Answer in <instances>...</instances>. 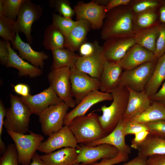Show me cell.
<instances>
[{
	"label": "cell",
	"mask_w": 165,
	"mask_h": 165,
	"mask_svg": "<svg viewBox=\"0 0 165 165\" xmlns=\"http://www.w3.org/2000/svg\"><path fill=\"white\" fill-rule=\"evenodd\" d=\"M165 80V53L158 58L145 91L151 97L160 88Z\"/></svg>",
	"instance_id": "27"
},
{
	"label": "cell",
	"mask_w": 165,
	"mask_h": 165,
	"mask_svg": "<svg viewBox=\"0 0 165 165\" xmlns=\"http://www.w3.org/2000/svg\"><path fill=\"white\" fill-rule=\"evenodd\" d=\"M70 70L69 67L52 70L47 78L50 86L57 96L69 108H74L76 103L71 93Z\"/></svg>",
	"instance_id": "8"
},
{
	"label": "cell",
	"mask_w": 165,
	"mask_h": 165,
	"mask_svg": "<svg viewBox=\"0 0 165 165\" xmlns=\"http://www.w3.org/2000/svg\"><path fill=\"white\" fill-rule=\"evenodd\" d=\"M9 51V57L7 68H13L18 71L20 76H28L35 78L40 76L43 73L42 69L37 67L21 58L11 47L10 42L7 41Z\"/></svg>",
	"instance_id": "23"
},
{
	"label": "cell",
	"mask_w": 165,
	"mask_h": 165,
	"mask_svg": "<svg viewBox=\"0 0 165 165\" xmlns=\"http://www.w3.org/2000/svg\"><path fill=\"white\" fill-rule=\"evenodd\" d=\"M135 44L133 37H115L105 40L102 46L105 58L109 61L119 62Z\"/></svg>",
	"instance_id": "17"
},
{
	"label": "cell",
	"mask_w": 165,
	"mask_h": 165,
	"mask_svg": "<svg viewBox=\"0 0 165 165\" xmlns=\"http://www.w3.org/2000/svg\"><path fill=\"white\" fill-rule=\"evenodd\" d=\"M13 90L16 93L21 95V97H26L30 94L29 87L26 84H17L13 86Z\"/></svg>",
	"instance_id": "50"
},
{
	"label": "cell",
	"mask_w": 165,
	"mask_h": 165,
	"mask_svg": "<svg viewBox=\"0 0 165 165\" xmlns=\"http://www.w3.org/2000/svg\"><path fill=\"white\" fill-rule=\"evenodd\" d=\"M129 155L119 152L118 154L114 158L103 159L99 163L90 165H114L127 161L129 158Z\"/></svg>",
	"instance_id": "42"
},
{
	"label": "cell",
	"mask_w": 165,
	"mask_h": 165,
	"mask_svg": "<svg viewBox=\"0 0 165 165\" xmlns=\"http://www.w3.org/2000/svg\"><path fill=\"white\" fill-rule=\"evenodd\" d=\"M98 117L96 113L91 112L76 117L72 121L68 127L78 143L86 145L108 134L103 129Z\"/></svg>",
	"instance_id": "3"
},
{
	"label": "cell",
	"mask_w": 165,
	"mask_h": 165,
	"mask_svg": "<svg viewBox=\"0 0 165 165\" xmlns=\"http://www.w3.org/2000/svg\"><path fill=\"white\" fill-rule=\"evenodd\" d=\"M113 97L111 93L99 90L91 92L85 96L73 108L68 112L64 121V126H68L75 118L83 116L94 105L105 101H111Z\"/></svg>",
	"instance_id": "16"
},
{
	"label": "cell",
	"mask_w": 165,
	"mask_h": 165,
	"mask_svg": "<svg viewBox=\"0 0 165 165\" xmlns=\"http://www.w3.org/2000/svg\"><path fill=\"white\" fill-rule=\"evenodd\" d=\"M51 24L60 31L64 36H66L77 22L71 18L64 17L60 14L53 13L52 16Z\"/></svg>",
	"instance_id": "36"
},
{
	"label": "cell",
	"mask_w": 165,
	"mask_h": 165,
	"mask_svg": "<svg viewBox=\"0 0 165 165\" xmlns=\"http://www.w3.org/2000/svg\"><path fill=\"white\" fill-rule=\"evenodd\" d=\"M29 165H46L43 162L39 156L37 152L34 154L31 162Z\"/></svg>",
	"instance_id": "53"
},
{
	"label": "cell",
	"mask_w": 165,
	"mask_h": 165,
	"mask_svg": "<svg viewBox=\"0 0 165 165\" xmlns=\"http://www.w3.org/2000/svg\"><path fill=\"white\" fill-rule=\"evenodd\" d=\"M160 0H131L127 6L134 15L159 10Z\"/></svg>",
	"instance_id": "34"
},
{
	"label": "cell",
	"mask_w": 165,
	"mask_h": 165,
	"mask_svg": "<svg viewBox=\"0 0 165 165\" xmlns=\"http://www.w3.org/2000/svg\"><path fill=\"white\" fill-rule=\"evenodd\" d=\"M124 123V133L126 136L128 134L134 135L142 131L148 130L145 124L132 121Z\"/></svg>",
	"instance_id": "41"
},
{
	"label": "cell",
	"mask_w": 165,
	"mask_h": 165,
	"mask_svg": "<svg viewBox=\"0 0 165 165\" xmlns=\"http://www.w3.org/2000/svg\"><path fill=\"white\" fill-rule=\"evenodd\" d=\"M6 132L14 142L18 156V161L21 165H29L44 138L41 134L29 131L26 134Z\"/></svg>",
	"instance_id": "5"
},
{
	"label": "cell",
	"mask_w": 165,
	"mask_h": 165,
	"mask_svg": "<svg viewBox=\"0 0 165 165\" xmlns=\"http://www.w3.org/2000/svg\"><path fill=\"white\" fill-rule=\"evenodd\" d=\"M134 15L128 6L115 8L107 13L101 33L105 40L115 37H133Z\"/></svg>",
	"instance_id": "1"
},
{
	"label": "cell",
	"mask_w": 165,
	"mask_h": 165,
	"mask_svg": "<svg viewBox=\"0 0 165 165\" xmlns=\"http://www.w3.org/2000/svg\"><path fill=\"white\" fill-rule=\"evenodd\" d=\"M159 33L157 38L154 54L158 58L165 53V24L159 25Z\"/></svg>",
	"instance_id": "39"
},
{
	"label": "cell",
	"mask_w": 165,
	"mask_h": 165,
	"mask_svg": "<svg viewBox=\"0 0 165 165\" xmlns=\"http://www.w3.org/2000/svg\"><path fill=\"white\" fill-rule=\"evenodd\" d=\"M149 134L148 130H144L134 134L135 137L131 141V147L136 149L137 147L145 140Z\"/></svg>",
	"instance_id": "44"
},
{
	"label": "cell",
	"mask_w": 165,
	"mask_h": 165,
	"mask_svg": "<svg viewBox=\"0 0 165 165\" xmlns=\"http://www.w3.org/2000/svg\"><path fill=\"white\" fill-rule=\"evenodd\" d=\"M146 158L138 155L121 165H145Z\"/></svg>",
	"instance_id": "51"
},
{
	"label": "cell",
	"mask_w": 165,
	"mask_h": 165,
	"mask_svg": "<svg viewBox=\"0 0 165 165\" xmlns=\"http://www.w3.org/2000/svg\"><path fill=\"white\" fill-rule=\"evenodd\" d=\"M78 142L68 127L64 126L49 136L40 145L38 150L45 154L65 147L76 148Z\"/></svg>",
	"instance_id": "13"
},
{
	"label": "cell",
	"mask_w": 165,
	"mask_h": 165,
	"mask_svg": "<svg viewBox=\"0 0 165 165\" xmlns=\"http://www.w3.org/2000/svg\"><path fill=\"white\" fill-rule=\"evenodd\" d=\"M42 13L41 6L30 0H25L21 6L16 21V26L19 33H24L29 44H31L33 41L31 34L32 24L40 18Z\"/></svg>",
	"instance_id": "10"
},
{
	"label": "cell",
	"mask_w": 165,
	"mask_h": 165,
	"mask_svg": "<svg viewBox=\"0 0 165 165\" xmlns=\"http://www.w3.org/2000/svg\"><path fill=\"white\" fill-rule=\"evenodd\" d=\"M25 0H0V16H3L16 20Z\"/></svg>",
	"instance_id": "33"
},
{
	"label": "cell",
	"mask_w": 165,
	"mask_h": 165,
	"mask_svg": "<svg viewBox=\"0 0 165 165\" xmlns=\"http://www.w3.org/2000/svg\"><path fill=\"white\" fill-rule=\"evenodd\" d=\"M157 61L146 62L131 69L124 70L119 86L128 87L138 92L144 90Z\"/></svg>",
	"instance_id": "6"
},
{
	"label": "cell",
	"mask_w": 165,
	"mask_h": 165,
	"mask_svg": "<svg viewBox=\"0 0 165 165\" xmlns=\"http://www.w3.org/2000/svg\"><path fill=\"white\" fill-rule=\"evenodd\" d=\"M158 59L153 53L135 44L119 62L123 69L128 70L147 62L156 61Z\"/></svg>",
	"instance_id": "19"
},
{
	"label": "cell",
	"mask_w": 165,
	"mask_h": 165,
	"mask_svg": "<svg viewBox=\"0 0 165 165\" xmlns=\"http://www.w3.org/2000/svg\"><path fill=\"white\" fill-rule=\"evenodd\" d=\"M112 101L109 106L104 105L101 109L102 114L99 120L104 130L108 134L111 132L122 119L127 107L129 92L125 86H119L111 93Z\"/></svg>",
	"instance_id": "2"
},
{
	"label": "cell",
	"mask_w": 165,
	"mask_h": 165,
	"mask_svg": "<svg viewBox=\"0 0 165 165\" xmlns=\"http://www.w3.org/2000/svg\"><path fill=\"white\" fill-rule=\"evenodd\" d=\"M95 49L91 54L80 56L75 64L76 68L90 76L100 79L105 58L102 46L97 41L94 42Z\"/></svg>",
	"instance_id": "14"
},
{
	"label": "cell",
	"mask_w": 165,
	"mask_h": 165,
	"mask_svg": "<svg viewBox=\"0 0 165 165\" xmlns=\"http://www.w3.org/2000/svg\"><path fill=\"white\" fill-rule=\"evenodd\" d=\"M77 21L74 27L65 38V48L75 52L79 50L84 43L91 26L90 23L84 20Z\"/></svg>",
	"instance_id": "25"
},
{
	"label": "cell",
	"mask_w": 165,
	"mask_h": 165,
	"mask_svg": "<svg viewBox=\"0 0 165 165\" xmlns=\"http://www.w3.org/2000/svg\"><path fill=\"white\" fill-rule=\"evenodd\" d=\"M129 92L127 104L122 120L124 123L145 111L152 103L151 97L145 90L138 92L126 87Z\"/></svg>",
	"instance_id": "18"
},
{
	"label": "cell",
	"mask_w": 165,
	"mask_h": 165,
	"mask_svg": "<svg viewBox=\"0 0 165 165\" xmlns=\"http://www.w3.org/2000/svg\"><path fill=\"white\" fill-rule=\"evenodd\" d=\"M16 21L3 16H0V36L6 41L12 42L18 32Z\"/></svg>",
	"instance_id": "35"
},
{
	"label": "cell",
	"mask_w": 165,
	"mask_h": 165,
	"mask_svg": "<svg viewBox=\"0 0 165 165\" xmlns=\"http://www.w3.org/2000/svg\"><path fill=\"white\" fill-rule=\"evenodd\" d=\"M162 120H165V107L156 102L152 101L148 108L130 121L146 124Z\"/></svg>",
	"instance_id": "30"
},
{
	"label": "cell",
	"mask_w": 165,
	"mask_h": 165,
	"mask_svg": "<svg viewBox=\"0 0 165 165\" xmlns=\"http://www.w3.org/2000/svg\"><path fill=\"white\" fill-rule=\"evenodd\" d=\"M159 24L136 32L133 37L135 43L154 53L159 33Z\"/></svg>",
	"instance_id": "29"
},
{
	"label": "cell",
	"mask_w": 165,
	"mask_h": 165,
	"mask_svg": "<svg viewBox=\"0 0 165 165\" xmlns=\"http://www.w3.org/2000/svg\"><path fill=\"white\" fill-rule=\"evenodd\" d=\"M123 69L119 62L105 59L100 79L101 91L111 93L119 86Z\"/></svg>",
	"instance_id": "20"
},
{
	"label": "cell",
	"mask_w": 165,
	"mask_h": 165,
	"mask_svg": "<svg viewBox=\"0 0 165 165\" xmlns=\"http://www.w3.org/2000/svg\"><path fill=\"white\" fill-rule=\"evenodd\" d=\"M78 153L76 148L65 147L40 156L46 165H72L76 163Z\"/></svg>",
	"instance_id": "24"
},
{
	"label": "cell",
	"mask_w": 165,
	"mask_h": 165,
	"mask_svg": "<svg viewBox=\"0 0 165 165\" xmlns=\"http://www.w3.org/2000/svg\"><path fill=\"white\" fill-rule=\"evenodd\" d=\"M125 123L121 120L115 128L110 133L100 139L85 145L94 146L102 144L111 145L122 153L129 155L131 148L126 143L124 133Z\"/></svg>",
	"instance_id": "22"
},
{
	"label": "cell",
	"mask_w": 165,
	"mask_h": 165,
	"mask_svg": "<svg viewBox=\"0 0 165 165\" xmlns=\"http://www.w3.org/2000/svg\"><path fill=\"white\" fill-rule=\"evenodd\" d=\"M131 0H109L105 6V10L108 12L111 9L121 6H127Z\"/></svg>",
	"instance_id": "48"
},
{
	"label": "cell",
	"mask_w": 165,
	"mask_h": 165,
	"mask_svg": "<svg viewBox=\"0 0 165 165\" xmlns=\"http://www.w3.org/2000/svg\"><path fill=\"white\" fill-rule=\"evenodd\" d=\"M145 165H165V154L154 155L148 157Z\"/></svg>",
	"instance_id": "46"
},
{
	"label": "cell",
	"mask_w": 165,
	"mask_h": 165,
	"mask_svg": "<svg viewBox=\"0 0 165 165\" xmlns=\"http://www.w3.org/2000/svg\"><path fill=\"white\" fill-rule=\"evenodd\" d=\"M136 149L138 155L145 158L152 155L165 154V139L149 134Z\"/></svg>",
	"instance_id": "26"
},
{
	"label": "cell",
	"mask_w": 165,
	"mask_h": 165,
	"mask_svg": "<svg viewBox=\"0 0 165 165\" xmlns=\"http://www.w3.org/2000/svg\"><path fill=\"white\" fill-rule=\"evenodd\" d=\"M9 57V51L7 41L4 39L0 40V61L2 64L6 65Z\"/></svg>",
	"instance_id": "43"
},
{
	"label": "cell",
	"mask_w": 165,
	"mask_h": 165,
	"mask_svg": "<svg viewBox=\"0 0 165 165\" xmlns=\"http://www.w3.org/2000/svg\"><path fill=\"white\" fill-rule=\"evenodd\" d=\"M72 165H80V163H78L76 162V163H74V164H73Z\"/></svg>",
	"instance_id": "54"
},
{
	"label": "cell",
	"mask_w": 165,
	"mask_h": 165,
	"mask_svg": "<svg viewBox=\"0 0 165 165\" xmlns=\"http://www.w3.org/2000/svg\"><path fill=\"white\" fill-rule=\"evenodd\" d=\"M12 44L13 47L18 50L19 55L21 58L37 67L43 68L44 61L49 58L48 55L45 52L33 50L29 43L22 40L18 32L16 33V38Z\"/></svg>",
	"instance_id": "21"
},
{
	"label": "cell",
	"mask_w": 165,
	"mask_h": 165,
	"mask_svg": "<svg viewBox=\"0 0 165 165\" xmlns=\"http://www.w3.org/2000/svg\"><path fill=\"white\" fill-rule=\"evenodd\" d=\"M49 6L54 8L62 16L71 18L75 14L73 9L67 0H51L49 1Z\"/></svg>",
	"instance_id": "37"
},
{
	"label": "cell",
	"mask_w": 165,
	"mask_h": 165,
	"mask_svg": "<svg viewBox=\"0 0 165 165\" xmlns=\"http://www.w3.org/2000/svg\"><path fill=\"white\" fill-rule=\"evenodd\" d=\"M69 108L62 101L49 106L39 115L41 130L44 135L49 136L61 130Z\"/></svg>",
	"instance_id": "7"
},
{
	"label": "cell",
	"mask_w": 165,
	"mask_h": 165,
	"mask_svg": "<svg viewBox=\"0 0 165 165\" xmlns=\"http://www.w3.org/2000/svg\"><path fill=\"white\" fill-rule=\"evenodd\" d=\"M42 45L46 49L51 51L65 48V38L51 24L45 31Z\"/></svg>",
	"instance_id": "31"
},
{
	"label": "cell",
	"mask_w": 165,
	"mask_h": 165,
	"mask_svg": "<svg viewBox=\"0 0 165 165\" xmlns=\"http://www.w3.org/2000/svg\"><path fill=\"white\" fill-rule=\"evenodd\" d=\"M152 101L156 102L165 107V80L157 92L151 97Z\"/></svg>",
	"instance_id": "45"
},
{
	"label": "cell",
	"mask_w": 165,
	"mask_h": 165,
	"mask_svg": "<svg viewBox=\"0 0 165 165\" xmlns=\"http://www.w3.org/2000/svg\"><path fill=\"white\" fill-rule=\"evenodd\" d=\"M159 9V19L160 23L165 24V0H160Z\"/></svg>",
	"instance_id": "52"
},
{
	"label": "cell",
	"mask_w": 165,
	"mask_h": 165,
	"mask_svg": "<svg viewBox=\"0 0 165 165\" xmlns=\"http://www.w3.org/2000/svg\"><path fill=\"white\" fill-rule=\"evenodd\" d=\"M0 165H19L17 150L14 144H9L0 158Z\"/></svg>",
	"instance_id": "38"
},
{
	"label": "cell",
	"mask_w": 165,
	"mask_h": 165,
	"mask_svg": "<svg viewBox=\"0 0 165 165\" xmlns=\"http://www.w3.org/2000/svg\"><path fill=\"white\" fill-rule=\"evenodd\" d=\"M52 52L53 61L51 70L63 67L71 68L75 67L76 62L80 56L65 48L54 50Z\"/></svg>",
	"instance_id": "28"
},
{
	"label": "cell",
	"mask_w": 165,
	"mask_h": 165,
	"mask_svg": "<svg viewBox=\"0 0 165 165\" xmlns=\"http://www.w3.org/2000/svg\"><path fill=\"white\" fill-rule=\"evenodd\" d=\"M76 20L88 21L93 30L101 28L107 12L105 6L98 4L95 0L88 3L79 2L74 7Z\"/></svg>",
	"instance_id": "11"
},
{
	"label": "cell",
	"mask_w": 165,
	"mask_h": 165,
	"mask_svg": "<svg viewBox=\"0 0 165 165\" xmlns=\"http://www.w3.org/2000/svg\"><path fill=\"white\" fill-rule=\"evenodd\" d=\"M70 79L72 94L76 104L91 92L100 89V79L90 76L75 67L70 68Z\"/></svg>",
	"instance_id": "9"
},
{
	"label": "cell",
	"mask_w": 165,
	"mask_h": 165,
	"mask_svg": "<svg viewBox=\"0 0 165 165\" xmlns=\"http://www.w3.org/2000/svg\"><path fill=\"white\" fill-rule=\"evenodd\" d=\"M145 124L150 134L165 139V120L148 123Z\"/></svg>",
	"instance_id": "40"
},
{
	"label": "cell",
	"mask_w": 165,
	"mask_h": 165,
	"mask_svg": "<svg viewBox=\"0 0 165 165\" xmlns=\"http://www.w3.org/2000/svg\"><path fill=\"white\" fill-rule=\"evenodd\" d=\"M20 97L32 114L38 116L49 106L63 101L50 86L37 94L33 95L30 94L27 97Z\"/></svg>",
	"instance_id": "15"
},
{
	"label": "cell",
	"mask_w": 165,
	"mask_h": 165,
	"mask_svg": "<svg viewBox=\"0 0 165 165\" xmlns=\"http://www.w3.org/2000/svg\"><path fill=\"white\" fill-rule=\"evenodd\" d=\"M6 109L1 99L0 100V145H3L5 143L2 139V135L4 123L6 116Z\"/></svg>",
	"instance_id": "49"
},
{
	"label": "cell",
	"mask_w": 165,
	"mask_h": 165,
	"mask_svg": "<svg viewBox=\"0 0 165 165\" xmlns=\"http://www.w3.org/2000/svg\"><path fill=\"white\" fill-rule=\"evenodd\" d=\"M10 107L6 110L4 127L11 132L26 134L29 132L30 117L32 114L20 97L10 94Z\"/></svg>",
	"instance_id": "4"
},
{
	"label": "cell",
	"mask_w": 165,
	"mask_h": 165,
	"mask_svg": "<svg viewBox=\"0 0 165 165\" xmlns=\"http://www.w3.org/2000/svg\"><path fill=\"white\" fill-rule=\"evenodd\" d=\"M95 49L94 42L91 43L84 42L80 46L79 50L80 56H85L91 54L94 52Z\"/></svg>",
	"instance_id": "47"
},
{
	"label": "cell",
	"mask_w": 165,
	"mask_h": 165,
	"mask_svg": "<svg viewBox=\"0 0 165 165\" xmlns=\"http://www.w3.org/2000/svg\"><path fill=\"white\" fill-rule=\"evenodd\" d=\"M160 23L158 10H153L134 15L133 29L136 32Z\"/></svg>",
	"instance_id": "32"
},
{
	"label": "cell",
	"mask_w": 165,
	"mask_h": 165,
	"mask_svg": "<svg viewBox=\"0 0 165 165\" xmlns=\"http://www.w3.org/2000/svg\"><path fill=\"white\" fill-rule=\"evenodd\" d=\"M76 148L78 153L76 162L82 165H91L100 160L114 158L119 152L116 147L107 144L94 146L82 144L78 145Z\"/></svg>",
	"instance_id": "12"
}]
</instances>
